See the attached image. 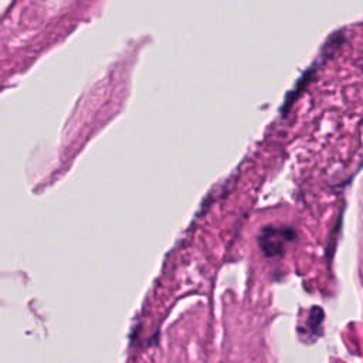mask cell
I'll return each mask as SVG.
<instances>
[{"mask_svg": "<svg viewBox=\"0 0 363 363\" xmlns=\"http://www.w3.org/2000/svg\"><path fill=\"white\" fill-rule=\"evenodd\" d=\"M295 237H296V233L292 227L269 224L261 228L257 237V241L264 255L274 258V257H281L285 252L286 245L292 242Z\"/></svg>", "mask_w": 363, "mask_h": 363, "instance_id": "cell-1", "label": "cell"}, {"mask_svg": "<svg viewBox=\"0 0 363 363\" xmlns=\"http://www.w3.org/2000/svg\"><path fill=\"white\" fill-rule=\"evenodd\" d=\"M325 319V313L319 306L311 308L308 318L302 323V326H298L299 337H302L306 343H313L318 337L322 336V322Z\"/></svg>", "mask_w": 363, "mask_h": 363, "instance_id": "cell-2", "label": "cell"}]
</instances>
